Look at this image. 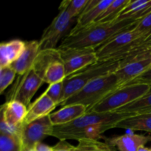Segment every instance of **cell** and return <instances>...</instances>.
<instances>
[{"label":"cell","mask_w":151,"mask_h":151,"mask_svg":"<svg viewBox=\"0 0 151 151\" xmlns=\"http://www.w3.org/2000/svg\"><path fill=\"white\" fill-rule=\"evenodd\" d=\"M132 116L126 114L86 112L81 117L66 125L54 126L52 137L59 140H99L101 135L122 119Z\"/></svg>","instance_id":"cell-1"},{"label":"cell","mask_w":151,"mask_h":151,"mask_svg":"<svg viewBox=\"0 0 151 151\" xmlns=\"http://www.w3.org/2000/svg\"><path fill=\"white\" fill-rule=\"evenodd\" d=\"M140 20V19H139ZM139 20H116L95 22L75 33L69 34L62 39L58 47L65 49H94L96 50L113 37L124 31L134 28Z\"/></svg>","instance_id":"cell-2"},{"label":"cell","mask_w":151,"mask_h":151,"mask_svg":"<svg viewBox=\"0 0 151 151\" xmlns=\"http://www.w3.org/2000/svg\"><path fill=\"white\" fill-rule=\"evenodd\" d=\"M119 87V81L114 73L104 75L88 83L60 106L81 104L86 106L88 111Z\"/></svg>","instance_id":"cell-3"},{"label":"cell","mask_w":151,"mask_h":151,"mask_svg":"<svg viewBox=\"0 0 151 151\" xmlns=\"http://www.w3.org/2000/svg\"><path fill=\"white\" fill-rule=\"evenodd\" d=\"M120 62L113 60H99L64 80L63 98L60 105L73 94L82 89L88 83L100 77L114 73L119 68Z\"/></svg>","instance_id":"cell-4"},{"label":"cell","mask_w":151,"mask_h":151,"mask_svg":"<svg viewBox=\"0 0 151 151\" xmlns=\"http://www.w3.org/2000/svg\"><path fill=\"white\" fill-rule=\"evenodd\" d=\"M150 88L149 84L137 83L119 87L87 112L111 113L142 97L150 91Z\"/></svg>","instance_id":"cell-5"},{"label":"cell","mask_w":151,"mask_h":151,"mask_svg":"<svg viewBox=\"0 0 151 151\" xmlns=\"http://www.w3.org/2000/svg\"><path fill=\"white\" fill-rule=\"evenodd\" d=\"M134 28L124 31L95 50L99 60L120 61L124 55L133 48L142 36Z\"/></svg>","instance_id":"cell-6"},{"label":"cell","mask_w":151,"mask_h":151,"mask_svg":"<svg viewBox=\"0 0 151 151\" xmlns=\"http://www.w3.org/2000/svg\"><path fill=\"white\" fill-rule=\"evenodd\" d=\"M58 14L44 29L39 41L40 50L57 49V45L61 38L70 33L72 27L77 19H74L64 9L59 10Z\"/></svg>","instance_id":"cell-7"},{"label":"cell","mask_w":151,"mask_h":151,"mask_svg":"<svg viewBox=\"0 0 151 151\" xmlns=\"http://www.w3.org/2000/svg\"><path fill=\"white\" fill-rule=\"evenodd\" d=\"M44 83L32 68L24 75L18 77L16 83L7 93V101L17 100L28 108L34 94Z\"/></svg>","instance_id":"cell-8"},{"label":"cell","mask_w":151,"mask_h":151,"mask_svg":"<svg viewBox=\"0 0 151 151\" xmlns=\"http://www.w3.org/2000/svg\"><path fill=\"white\" fill-rule=\"evenodd\" d=\"M54 125L50 117L41 118L28 124L24 123L21 133L22 151L35 149V145L49 137H52Z\"/></svg>","instance_id":"cell-9"},{"label":"cell","mask_w":151,"mask_h":151,"mask_svg":"<svg viewBox=\"0 0 151 151\" xmlns=\"http://www.w3.org/2000/svg\"><path fill=\"white\" fill-rule=\"evenodd\" d=\"M58 50L64 65L66 78L99 61L94 49Z\"/></svg>","instance_id":"cell-10"},{"label":"cell","mask_w":151,"mask_h":151,"mask_svg":"<svg viewBox=\"0 0 151 151\" xmlns=\"http://www.w3.org/2000/svg\"><path fill=\"white\" fill-rule=\"evenodd\" d=\"M151 68V52L139 55L125 64L119 66L114 72L122 87L132 83Z\"/></svg>","instance_id":"cell-11"},{"label":"cell","mask_w":151,"mask_h":151,"mask_svg":"<svg viewBox=\"0 0 151 151\" xmlns=\"http://www.w3.org/2000/svg\"><path fill=\"white\" fill-rule=\"evenodd\" d=\"M113 0H88L70 33H75L95 23Z\"/></svg>","instance_id":"cell-12"},{"label":"cell","mask_w":151,"mask_h":151,"mask_svg":"<svg viewBox=\"0 0 151 151\" xmlns=\"http://www.w3.org/2000/svg\"><path fill=\"white\" fill-rule=\"evenodd\" d=\"M27 109L25 105L17 100L6 101L1 108V119L10 126H21L24 122Z\"/></svg>","instance_id":"cell-13"},{"label":"cell","mask_w":151,"mask_h":151,"mask_svg":"<svg viewBox=\"0 0 151 151\" xmlns=\"http://www.w3.org/2000/svg\"><path fill=\"white\" fill-rule=\"evenodd\" d=\"M39 52V41H26V46L24 52L20 57L10 65V66L14 69L19 76L24 75L32 68Z\"/></svg>","instance_id":"cell-14"},{"label":"cell","mask_w":151,"mask_h":151,"mask_svg":"<svg viewBox=\"0 0 151 151\" xmlns=\"http://www.w3.org/2000/svg\"><path fill=\"white\" fill-rule=\"evenodd\" d=\"M107 140L109 145L116 147L119 151H138L151 141V136L126 134Z\"/></svg>","instance_id":"cell-15"},{"label":"cell","mask_w":151,"mask_h":151,"mask_svg":"<svg viewBox=\"0 0 151 151\" xmlns=\"http://www.w3.org/2000/svg\"><path fill=\"white\" fill-rule=\"evenodd\" d=\"M56 106L58 105L44 92L35 101L29 105L24 123H30L37 119L50 116Z\"/></svg>","instance_id":"cell-16"},{"label":"cell","mask_w":151,"mask_h":151,"mask_svg":"<svg viewBox=\"0 0 151 151\" xmlns=\"http://www.w3.org/2000/svg\"><path fill=\"white\" fill-rule=\"evenodd\" d=\"M87 112V108L81 104H73L64 106L49 116L50 121L54 126L66 125Z\"/></svg>","instance_id":"cell-17"},{"label":"cell","mask_w":151,"mask_h":151,"mask_svg":"<svg viewBox=\"0 0 151 151\" xmlns=\"http://www.w3.org/2000/svg\"><path fill=\"white\" fill-rule=\"evenodd\" d=\"M26 46V41L13 39L0 44V67L10 66L21 56Z\"/></svg>","instance_id":"cell-18"},{"label":"cell","mask_w":151,"mask_h":151,"mask_svg":"<svg viewBox=\"0 0 151 151\" xmlns=\"http://www.w3.org/2000/svg\"><path fill=\"white\" fill-rule=\"evenodd\" d=\"M150 12H151V0H131L116 19L139 20Z\"/></svg>","instance_id":"cell-19"},{"label":"cell","mask_w":151,"mask_h":151,"mask_svg":"<svg viewBox=\"0 0 151 151\" xmlns=\"http://www.w3.org/2000/svg\"><path fill=\"white\" fill-rule=\"evenodd\" d=\"M115 128L151 133V113L125 118L116 124Z\"/></svg>","instance_id":"cell-20"},{"label":"cell","mask_w":151,"mask_h":151,"mask_svg":"<svg viewBox=\"0 0 151 151\" xmlns=\"http://www.w3.org/2000/svg\"><path fill=\"white\" fill-rule=\"evenodd\" d=\"M114 113L126 114L131 116L146 114L151 113V90L148 93L134 100L132 103L117 109Z\"/></svg>","instance_id":"cell-21"},{"label":"cell","mask_w":151,"mask_h":151,"mask_svg":"<svg viewBox=\"0 0 151 151\" xmlns=\"http://www.w3.org/2000/svg\"><path fill=\"white\" fill-rule=\"evenodd\" d=\"M61 60L60 50L57 49L40 50L32 69L37 75L43 79L44 73L48 66L55 60Z\"/></svg>","instance_id":"cell-22"},{"label":"cell","mask_w":151,"mask_h":151,"mask_svg":"<svg viewBox=\"0 0 151 151\" xmlns=\"http://www.w3.org/2000/svg\"><path fill=\"white\" fill-rule=\"evenodd\" d=\"M66 71L61 60H55L52 63L44 73L43 81L49 85L61 82L66 79Z\"/></svg>","instance_id":"cell-23"},{"label":"cell","mask_w":151,"mask_h":151,"mask_svg":"<svg viewBox=\"0 0 151 151\" xmlns=\"http://www.w3.org/2000/svg\"><path fill=\"white\" fill-rule=\"evenodd\" d=\"M131 0H113L96 22H107L115 20Z\"/></svg>","instance_id":"cell-24"},{"label":"cell","mask_w":151,"mask_h":151,"mask_svg":"<svg viewBox=\"0 0 151 151\" xmlns=\"http://www.w3.org/2000/svg\"><path fill=\"white\" fill-rule=\"evenodd\" d=\"M0 151H22L20 136L0 134Z\"/></svg>","instance_id":"cell-25"},{"label":"cell","mask_w":151,"mask_h":151,"mask_svg":"<svg viewBox=\"0 0 151 151\" xmlns=\"http://www.w3.org/2000/svg\"><path fill=\"white\" fill-rule=\"evenodd\" d=\"M88 1V0H64L60 4L58 9H64L70 16L74 19H78Z\"/></svg>","instance_id":"cell-26"},{"label":"cell","mask_w":151,"mask_h":151,"mask_svg":"<svg viewBox=\"0 0 151 151\" xmlns=\"http://www.w3.org/2000/svg\"><path fill=\"white\" fill-rule=\"evenodd\" d=\"M109 145L99 140L81 139L78 141L75 151H106Z\"/></svg>","instance_id":"cell-27"},{"label":"cell","mask_w":151,"mask_h":151,"mask_svg":"<svg viewBox=\"0 0 151 151\" xmlns=\"http://www.w3.org/2000/svg\"><path fill=\"white\" fill-rule=\"evenodd\" d=\"M17 75L11 66L0 67V93L2 94L6 88L12 84Z\"/></svg>","instance_id":"cell-28"},{"label":"cell","mask_w":151,"mask_h":151,"mask_svg":"<svg viewBox=\"0 0 151 151\" xmlns=\"http://www.w3.org/2000/svg\"><path fill=\"white\" fill-rule=\"evenodd\" d=\"M63 86H64V81L51 84V85L49 86L47 89L44 91L47 94V95L53 102H55L58 106V105L60 106V103H61L63 94Z\"/></svg>","instance_id":"cell-29"},{"label":"cell","mask_w":151,"mask_h":151,"mask_svg":"<svg viewBox=\"0 0 151 151\" xmlns=\"http://www.w3.org/2000/svg\"><path fill=\"white\" fill-rule=\"evenodd\" d=\"M135 30L141 36H147L151 34V12L140 19L135 27Z\"/></svg>","instance_id":"cell-30"},{"label":"cell","mask_w":151,"mask_h":151,"mask_svg":"<svg viewBox=\"0 0 151 151\" xmlns=\"http://www.w3.org/2000/svg\"><path fill=\"white\" fill-rule=\"evenodd\" d=\"M52 151H75L76 146H74L66 140H59L57 144L52 147Z\"/></svg>","instance_id":"cell-31"},{"label":"cell","mask_w":151,"mask_h":151,"mask_svg":"<svg viewBox=\"0 0 151 151\" xmlns=\"http://www.w3.org/2000/svg\"><path fill=\"white\" fill-rule=\"evenodd\" d=\"M137 83L149 84V85L151 86V68L147 71H146L145 73H143L141 76L134 80L131 83Z\"/></svg>","instance_id":"cell-32"},{"label":"cell","mask_w":151,"mask_h":151,"mask_svg":"<svg viewBox=\"0 0 151 151\" xmlns=\"http://www.w3.org/2000/svg\"><path fill=\"white\" fill-rule=\"evenodd\" d=\"M35 149L37 151H52V147L47 145L44 144L42 142H40L35 145Z\"/></svg>","instance_id":"cell-33"},{"label":"cell","mask_w":151,"mask_h":151,"mask_svg":"<svg viewBox=\"0 0 151 151\" xmlns=\"http://www.w3.org/2000/svg\"><path fill=\"white\" fill-rule=\"evenodd\" d=\"M138 151H151V148H148V147H146L144 146V147H140Z\"/></svg>","instance_id":"cell-34"},{"label":"cell","mask_w":151,"mask_h":151,"mask_svg":"<svg viewBox=\"0 0 151 151\" xmlns=\"http://www.w3.org/2000/svg\"><path fill=\"white\" fill-rule=\"evenodd\" d=\"M108 145H109V144H108ZM106 151H112L111 148V147H110V145H109V146H108L107 149H106Z\"/></svg>","instance_id":"cell-35"},{"label":"cell","mask_w":151,"mask_h":151,"mask_svg":"<svg viewBox=\"0 0 151 151\" xmlns=\"http://www.w3.org/2000/svg\"><path fill=\"white\" fill-rule=\"evenodd\" d=\"M29 151H37V150H35V149H32V150H29Z\"/></svg>","instance_id":"cell-36"},{"label":"cell","mask_w":151,"mask_h":151,"mask_svg":"<svg viewBox=\"0 0 151 151\" xmlns=\"http://www.w3.org/2000/svg\"><path fill=\"white\" fill-rule=\"evenodd\" d=\"M150 90H151V88H150Z\"/></svg>","instance_id":"cell-37"}]
</instances>
